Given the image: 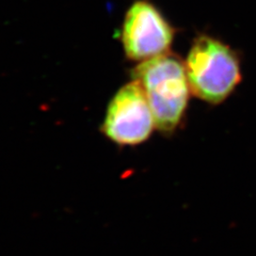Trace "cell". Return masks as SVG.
Masks as SVG:
<instances>
[{"instance_id": "3957f363", "label": "cell", "mask_w": 256, "mask_h": 256, "mask_svg": "<svg viewBox=\"0 0 256 256\" xmlns=\"http://www.w3.org/2000/svg\"><path fill=\"white\" fill-rule=\"evenodd\" d=\"M102 132L118 146H137L156 130L146 94L138 80L120 88L111 98L102 124Z\"/></svg>"}, {"instance_id": "7a4b0ae2", "label": "cell", "mask_w": 256, "mask_h": 256, "mask_svg": "<svg viewBox=\"0 0 256 256\" xmlns=\"http://www.w3.org/2000/svg\"><path fill=\"white\" fill-rule=\"evenodd\" d=\"M185 66L191 93L210 105L226 100L242 79L237 52L207 34L192 41Z\"/></svg>"}, {"instance_id": "277c9868", "label": "cell", "mask_w": 256, "mask_h": 256, "mask_svg": "<svg viewBox=\"0 0 256 256\" xmlns=\"http://www.w3.org/2000/svg\"><path fill=\"white\" fill-rule=\"evenodd\" d=\"M175 29L148 0H137L125 14L121 42L126 57L143 62L170 52Z\"/></svg>"}, {"instance_id": "6da1fadb", "label": "cell", "mask_w": 256, "mask_h": 256, "mask_svg": "<svg viewBox=\"0 0 256 256\" xmlns=\"http://www.w3.org/2000/svg\"><path fill=\"white\" fill-rule=\"evenodd\" d=\"M132 78L146 94L156 130L166 137L173 136L185 120L192 94L185 62L169 52L140 62L132 70Z\"/></svg>"}]
</instances>
